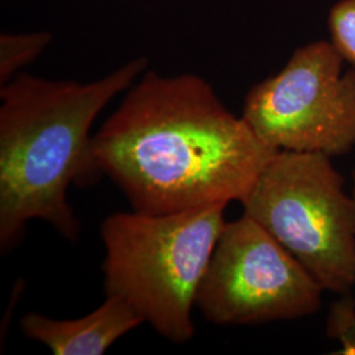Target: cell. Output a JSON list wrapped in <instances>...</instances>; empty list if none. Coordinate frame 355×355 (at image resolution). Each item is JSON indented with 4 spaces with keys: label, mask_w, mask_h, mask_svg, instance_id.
Returning <instances> with one entry per match:
<instances>
[{
    "label": "cell",
    "mask_w": 355,
    "mask_h": 355,
    "mask_svg": "<svg viewBox=\"0 0 355 355\" xmlns=\"http://www.w3.org/2000/svg\"><path fill=\"white\" fill-rule=\"evenodd\" d=\"M275 152L195 74L146 73L92 136L102 175L148 215L241 203Z\"/></svg>",
    "instance_id": "6da1fadb"
},
{
    "label": "cell",
    "mask_w": 355,
    "mask_h": 355,
    "mask_svg": "<svg viewBox=\"0 0 355 355\" xmlns=\"http://www.w3.org/2000/svg\"><path fill=\"white\" fill-rule=\"evenodd\" d=\"M353 180H354V187H353V198H354V202H355V167H354V171H353Z\"/></svg>",
    "instance_id": "8fae6325"
},
{
    "label": "cell",
    "mask_w": 355,
    "mask_h": 355,
    "mask_svg": "<svg viewBox=\"0 0 355 355\" xmlns=\"http://www.w3.org/2000/svg\"><path fill=\"white\" fill-rule=\"evenodd\" d=\"M328 40L297 48L248 92L242 117L279 152L343 155L355 146V69Z\"/></svg>",
    "instance_id": "5b68a950"
},
{
    "label": "cell",
    "mask_w": 355,
    "mask_h": 355,
    "mask_svg": "<svg viewBox=\"0 0 355 355\" xmlns=\"http://www.w3.org/2000/svg\"><path fill=\"white\" fill-rule=\"evenodd\" d=\"M136 58L89 83L19 73L0 86V248L11 250L31 220H44L70 241L80 224L69 186L102 177L89 129L103 108L146 69Z\"/></svg>",
    "instance_id": "7a4b0ae2"
},
{
    "label": "cell",
    "mask_w": 355,
    "mask_h": 355,
    "mask_svg": "<svg viewBox=\"0 0 355 355\" xmlns=\"http://www.w3.org/2000/svg\"><path fill=\"white\" fill-rule=\"evenodd\" d=\"M330 157L279 150L241 200L325 291L355 284V202Z\"/></svg>",
    "instance_id": "277c9868"
},
{
    "label": "cell",
    "mask_w": 355,
    "mask_h": 355,
    "mask_svg": "<svg viewBox=\"0 0 355 355\" xmlns=\"http://www.w3.org/2000/svg\"><path fill=\"white\" fill-rule=\"evenodd\" d=\"M328 28L330 42L355 69V0H340L330 8Z\"/></svg>",
    "instance_id": "9c48e42d"
},
{
    "label": "cell",
    "mask_w": 355,
    "mask_h": 355,
    "mask_svg": "<svg viewBox=\"0 0 355 355\" xmlns=\"http://www.w3.org/2000/svg\"><path fill=\"white\" fill-rule=\"evenodd\" d=\"M225 207L108 216L101 227L107 296L125 300L166 340L189 343L198 290L227 224Z\"/></svg>",
    "instance_id": "3957f363"
},
{
    "label": "cell",
    "mask_w": 355,
    "mask_h": 355,
    "mask_svg": "<svg viewBox=\"0 0 355 355\" xmlns=\"http://www.w3.org/2000/svg\"><path fill=\"white\" fill-rule=\"evenodd\" d=\"M322 291L274 236L243 214L221 230L196 305L217 325H252L313 315Z\"/></svg>",
    "instance_id": "8992f818"
},
{
    "label": "cell",
    "mask_w": 355,
    "mask_h": 355,
    "mask_svg": "<svg viewBox=\"0 0 355 355\" xmlns=\"http://www.w3.org/2000/svg\"><path fill=\"white\" fill-rule=\"evenodd\" d=\"M329 329L334 337H340L345 353L355 354V309L353 305L341 302L331 309Z\"/></svg>",
    "instance_id": "30bf717a"
},
{
    "label": "cell",
    "mask_w": 355,
    "mask_h": 355,
    "mask_svg": "<svg viewBox=\"0 0 355 355\" xmlns=\"http://www.w3.org/2000/svg\"><path fill=\"white\" fill-rule=\"evenodd\" d=\"M144 322L132 305L107 296L94 312L74 320H54L36 312L20 321L26 338L44 343L54 355H103Z\"/></svg>",
    "instance_id": "52a82bcc"
},
{
    "label": "cell",
    "mask_w": 355,
    "mask_h": 355,
    "mask_svg": "<svg viewBox=\"0 0 355 355\" xmlns=\"http://www.w3.org/2000/svg\"><path fill=\"white\" fill-rule=\"evenodd\" d=\"M49 32L3 33L0 36V86L8 83L51 44Z\"/></svg>",
    "instance_id": "ba28073f"
}]
</instances>
